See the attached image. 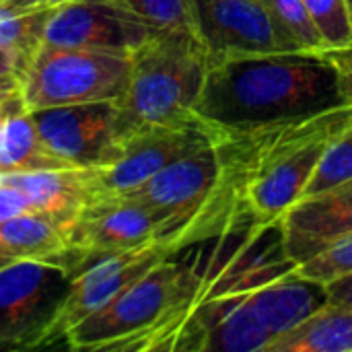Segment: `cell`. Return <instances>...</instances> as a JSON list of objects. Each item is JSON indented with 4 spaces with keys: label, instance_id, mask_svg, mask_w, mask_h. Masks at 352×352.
I'll return each instance as SVG.
<instances>
[{
    "label": "cell",
    "instance_id": "8992f818",
    "mask_svg": "<svg viewBox=\"0 0 352 352\" xmlns=\"http://www.w3.org/2000/svg\"><path fill=\"white\" fill-rule=\"evenodd\" d=\"M70 274L52 262L16 260L0 270V351L43 349Z\"/></svg>",
    "mask_w": 352,
    "mask_h": 352
},
{
    "label": "cell",
    "instance_id": "52a82bcc",
    "mask_svg": "<svg viewBox=\"0 0 352 352\" xmlns=\"http://www.w3.org/2000/svg\"><path fill=\"white\" fill-rule=\"evenodd\" d=\"M148 245H163L161 219L151 206L134 196L93 200L68 225V254L62 268L72 278L99 258Z\"/></svg>",
    "mask_w": 352,
    "mask_h": 352
},
{
    "label": "cell",
    "instance_id": "9a60e30c",
    "mask_svg": "<svg viewBox=\"0 0 352 352\" xmlns=\"http://www.w3.org/2000/svg\"><path fill=\"white\" fill-rule=\"evenodd\" d=\"M43 212H25L0 223V256L12 260H39L64 266L68 254V225Z\"/></svg>",
    "mask_w": 352,
    "mask_h": 352
},
{
    "label": "cell",
    "instance_id": "8fae6325",
    "mask_svg": "<svg viewBox=\"0 0 352 352\" xmlns=\"http://www.w3.org/2000/svg\"><path fill=\"white\" fill-rule=\"evenodd\" d=\"M155 33L120 0H70L52 8L43 43L132 56Z\"/></svg>",
    "mask_w": 352,
    "mask_h": 352
},
{
    "label": "cell",
    "instance_id": "d4e9b609",
    "mask_svg": "<svg viewBox=\"0 0 352 352\" xmlns=\"http://www.w3.org/2000/svg\"><path fill=\"white\" fill-rule=\"evenodd\" d=\"M25 212H35V210L16 188H12L0 177V223L10 217L25 214Z\"/></svg>",
    "mask_w": 352,
    "mask_h": 352
},
{
    "label": "cell",
    "instance_id": "2e32d148",
    "mask_svg": "<svg viewBox=\"0 0 352 352\" xmlns=\"http://www.w3.org/2000/svg\"><path fill=\"white\" fill-rule=\"evenodd\" d=\"M268 352H352V307L328 299L278 336Z\"/></svg>",
    "mask_w": 352,
    "mask_h": 352
},
{
    "label": "cell",
    "instance_id": "5bb4252c",
    "mask_svg": "<svg viewBox=\"0 0 352 352\" xmlns=\"http://www.w3.org/2000/svg\"><path fill=\"white\" fill-rule=\"evenodd\" d=\"M6 184L16 188L35 212L74 219L89 202V169L62 167L25 173H2Z\"/></svg>",
    "mask_w": 352,
    "mask_h": 352
},
{
    "label": "cell",
    "instance_id": "7a4b0ae2",
    "mask_svg": "<svg viewBox=\"0 0 352 352\" xmlns=\"http://www.w3.org/2000/svg\"><path fill=\"white\" fill-rule=\"evenodd\" d=\"M351 116V105H340L301 120L231 132L237 144L239 200L254 227H278Z\"/></svg>",
    "mask_w": 352,
    "mask_h": 352
},
{
    "label": "cell",
    "instance_id": "ffe728a7",
    "mask_svg": "<svg viewBox=\"0 0 352 352\" xmlns=\"http://www.w3.org/2000/svg\"><path fill=\"white\" fill-rule=\"evenodd\" d=\"M346 179H352V116L330 142L303 196L318 194Z\"/></svg>",
    "mask_w": 352,
    "mask_h": 352
},
{
    "label": "cell",
    "instance_id": "44dd1931",
    "mask_svg": "<svg viewBox=\"0 0 352 352\" xmlns=\"http://www.w3.org/2000/svg\"><path fill=\"white\" fill-rule=\"evenodd\" d=\"M134 14L146 21L157 31H188L194 29V0H120Z\"/></svg>",
    "mask_w": 352,
    "mask_h": 352
},
{
    "label": "cell",
    "instance_id": "4fadbf2b",
    "mask_svg": "<svg viewBox=\"0 0 352 352\" xmlns=\"http://www.w3.org/2000/svg\"><path fill=\"white\" fill-rule=\"evenodd\" d=\"M283 256L295 266L352 235V179L299 198L278 223Z\"/></svg>",
    "mask_w": 352,
    "mask_h": 352
},
{
    "label": "cell",
    "instance_id": "30bf717a",
    "mask_svg": "<svg viewBox=\"0 0 352 352\" xmlns=\"http://www.w3.org/2000/svg\"><path fill=\"white\" fill-rule=\"evenodd\" d=\"M169 256H173V252L165 245H148L142 250L99 258L82 268L70 278L68 291L50 324L45 346L62 342L76 324L107 307L118 295H122L155 264Z\"/></svg>",
    "mask_w": 352,
    "mask_h": 352
},
{
    "label": "cell",
    "instance_id": "4316f807",
    "mask_svg": "<svg viewBox=\"0 0 352 352\" xmlns=\"http://www.w3.org/2000/svg\"><path fill=\"white\" fill-rule=\"evenodd\" d=\"M326 293H328L330 301L344 303V305H351L352 307V272L351 274H344V276H338L332 283H328L326 285Z\"/></svg>",
    "mask_w": 352,
    "mask_h": 352
},
{
    "label": "cell",
    "instance_id": "f1b7e54d",
    "mask_svg": "<svg viewBox=\"0 0 352 352\" xmlns=\"http://www.w3.org/2000/svg\"><path fill=\"white\" fill-rule=\"evenodd\" d=\"M66 2H70V0H39V4L45 8H56V6H62Z\"/></svg>",
    "mask_w": 352,
    "mask_h": 352
},
{
    "label": "cell",
    "instance_id": "5b68a950",
    "mask_svg": "<svg viewBox=\"0 0 352 352\" xmlns=\"http://www.w3.org/2000/svg\"><path fill=\"white\" fill-rule=\"evenodd\" d=\"M132 56L43 43L19 76L27 111L120 101Z\"/></svg>",
    "mask_w": 352,
    "mask_h": 352
},
{
    "label": "cell",
    "instance_id": "1f68e13d",
    "mask_svg": "<svg viewBox=\"0 0 352 352\" xmlns=\"http://www.w3.org/2000/svg\"><path fill=\"white\" fill-rule=\"evenodd\" d=\"M346 6H349V14H351V23H352V0H346Z\"/></svg>",
    "mask_w": 352,
    "mask_h": 352
},
{
    "label": "cell",
    "instance_id": "3957f363",
    "mask_svg": "<svg viewBox=\"0 0 352 352\" xmlns=\"http://www.w3.org/2000/svg\"><path fill=\"white\" fill-rule=\"evenodd\" d=\"M202 272L177 254L163 258L107 307L76 324L64 344L70 351H169L182 328Z\"/></svg>",
    "mask_w": 352,
    "mask_h": 352
},
{
    "label": "cell",
    "instance_id": "7c38bea8",
    "mask_svg": "<svg viewBox=\"0 0 352 352\" xmlns=\"http://www.w3.org/2000/svg\"><path fill=\"white\" fill-rule=\"evenodd\" d=\"M194 29L208 68L235 58L285 52L262 0H194Z\"/></svg>",
    "mask_w": 352,
    "mask_h": 352
},
{
    "label": "cell",
    "instance_id": "277c9868",
    "mask_svg": "<svg viewBox=\"0 0 352 352\" xmlns=\"http://www.w3.org/2000/svg\"><path fill=\"white\" fill-rule=\"evenodd\" d=\"M206 74L208 58L194 33L157 31L132 54L128 85L118 101L132 134L144 128L204 126L194 109Z\"/></svg>",
    "mask_w": 352,
    "mask_h": 352
},
{
    "label": "cell",
    "instance_id": "d6986e66",
    "mask_svg": "<svg viewBox=\"0 0 352 352\" xmlns=\"http://www.w3.org/2000/svg\"><path fill=\"white\" fill-rule=\"evenodd\" d=\"M285 52L318 54L328 45L303 0H262Z\"/></svg>",
    "mask_w": 352,
    "mask_h": 352
},
{
    "label": "cell",
    "instance_id": "484cf974",
    "mask_svg": "<svg viewBox=\"0 0 352 352\" xmlns=\"http://www.w3.org/2000/svg\"><path fill=\"white\" fill-rule=\"evenodd\" d=\"M19 109H25L19 76L16 74L0 76V120Z\"/></svg>",
    "mask_w": 352,
    "mask_h": 352
},
{
    "label": "cell",
    "instance_id": "603a6c76",
    "mask_svg": "<svg viewBox=\"0 0 352 352\" xmlns=\"http://www.w3.org/2000/svg\"><path fill=\"white\" fill-rule=\"evenodd\" d=\"M328 47L352 41V23L346 0H303Z\"/></svg>",
    "mask_w": 352,
    "mask_h": 352
},
{
    "label": "cell",
    "instance_id": "4dcf8cb0",
    "mask_svg": "<svg viewBox=\"0 0 352 352\" xmlns=\"http://www.w3.org/2000/svg\"><path fill=\"white\" fill-rule=\"evenodd\" d=\"M10 2H16V4H23V6H31V4H39V0H10Z\"/></svg>",
    "mask_w": 352,
    "mask_h": 352
},
{
    "label": "cell",
    "instance_id": "83f0119b",
    "mask_svg": "<svg viewBox=\"0 0 352 352\" xmlns=\"http://www.w3.org/2000/svg\"><path fill=\"white\" fill-rule=\"evenodd\" d=\"M8 74H16V72L12 70V64L6 60V56L0 54V76H8Z\"/></svg>",
    "mask_w": 352,
    "mask_h": 352
},
{
    "label": "cell",
    "instance_id": "ba28073f",
    "mask_svg": "<svg viewBox=\"0 0 352 352\" xmlns=\"http://www.w3.org/2000/svg\"><path fill=\"white\" fill-rule=\"evenodd\" d=\"M45 146L68 167L97 169L122 157L132 130L118 101L31 111Z\"/></svg>",
    "mask_w": 352,
    "mask_h": 352
},
{
    "label": "cell",
    "instance_id": "6da1fadb",
    "mask_svg": "<svg viewBox=\"0 0 352 352\" xmlns=\"http://www.w3.org/2000/svg\"><path fill=\"white\" fill-rule=\"evenodd\" d=\"M344 105L322 52L235 58L208 68L196 118L217 134L245 132Z\"/></svg>",
    "mask_w": 352,
    "mask_h": 352
},
{
    "label": "cell",
    "instance_id": "e0dca14e",
    "mask_svg": "<svg viewBox=\"0 0 352 352\" xmlns=\"http://www.w3.org/2000/svg\"><path fill=\"white\" fill-rule=\"evenodd\" d=\"M68 167L43 142L33 113L12 111L0 120V175Z\"/></svg>",
    "mask_w": 352,
    "mask_h": 352
},
{
    "label": "cell",
    "instance_id": "ac0fdd59",
    "mask_svg": "<svg viewBox=\"0 0 352 352\" xmlns=\"http://www.w3.org/2000/svg\"><path fill=\"white\" fill-rule=\"evenodd\" d=\"M52 8L41 4L23 6L0 0V54L12 64L16 76L25 72L37 50L43 45V33Z\"/></svg>",
    "mask_w": 352,
    "mask_h": 352
},
{
    "label": "cell",
    "instance_id": "cb8c5ba5",
    "mask_svg": "<svg viewBox=\"0 0 352 352\" xmlns=\"http://www.w3.org/2000/svg\"><path fill=\"white\" fill-rule=\"evenodd\" d=\"M322 54L334 68L342 103L352 107V41L338 45V47H326Z\"/></svg>",
    "mask_w": 352,
    "mask_h": 352
},
{
    "label": "cell",
    "instance_id": "7402d4cb",
    "mask_svg": "<svg viewBox=\"0 0 352 352\" xmlns=\"http://www.w3.org/2000/svg\"><path fill=\"white\" fill-rule=\"evenodd\" d=\"M297 272L314 283L328 285L338 276L351 274L352 272V235H346L314 258L305 260L303 264L295 266Z\"/></svg>",
    "mask_w": 352,
    "mask_h": 352
},
{
    "label": "cell",
    "instance_id": "9c48e42d",
    "mask_svg": "<svg viewBox=\"0 0 352 352\" xmlns=\"http://www.w3.org/2000/svg\"><path fill=\"white\" fill-rule=\"evenodd\" d=\"M219 136L204 126L144 128L134 132L116 163L89 169V202L136 194L167 165L210 144Z\"/></svg>",
    "mask_w": 352,
    "mask_h": 352
},
{
    "label": "cell",
    "instance_id": "f546056e",
    "mask_svg": "<svg viewBox=\"0 0 352 352\" xmlns=\"http://www.w3.org/2000/svg\"><path fill=\"white\" fill-rule=\"evenodd\" d=\"M12 262H16V260H12V258H8V256H0V270L6 268V266L12 264Z\"/></svg>",
    "mask_w": 352,
    "mask_h": 352
}]
</instances>
